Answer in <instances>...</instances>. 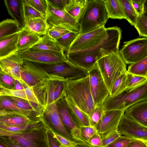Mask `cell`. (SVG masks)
<instances>
[{"instance_id": "9", "label": "cell", "mask_w": 147, "mask_h": 147, "mask_svg": "<svg viewBox=\"0 0 147 147\" xmlns=\"http://www.w3.org/2000/svg\"><path fill=\"white\" fill-rule=\"evenodd\" d=\"M124 44L119 52L126 64H133L147 56V37L137 38Z\"/></svg>"}, {"instance_id": "23", "label": "cell", "mask_w": 147, "mask_h": 147, "mask_svg": "<svg viewBox=\"0 0 147 147\" xmlns=\"http://www.w3.org/2000/svg\"><path fill=\"white\" fill-rule=\"evenodd\" d=\"M64 97L76 124L80 127L90 126L88 115L80 109L69 97L65 94Z\"/></svg>"}, {"instance_id": "44", "label": "cell", "mask_w": 147, "mask_h": 147, "mask_svg": "<svg viewBox=\"0 0 147 147\" xmlns=\"http://www.w3.org/2000/svg\"><path fill=\"white\" fill-rule=\"evenodd\" d=\"M81 142L87 143L89 139L97 132L92 126H83L80 127Z\"/></svg>"}, {"instance_id": "2", "label": "cell", "mask_w": 147, "mask_h": 147, "mask_svg": "<svg viewBox=\"0 0 147 147\" xmlns=\"http://www.w3.org/2000/svg\"><path fill=\"white\" fill-rule=\"evenodd\" d=\"M109 18L103 0H86L77 21L79 34L88 33L105 26Z\"/></svg>"}, {"instance_id": "27", "label": "cell", "mask_w": 147, "mask_h": 147, "mask_svg": "<svg viewBox=\"0 0 147 147\" xmlns=\"http://www.w3.org/2000/svg\"><path fill=\"white\" fill-rule=\"evenodd\" d=\"M109 18L126 19L122 6L119 0H103Z\"/></svg>"}, {"instance_id": "38", "label": "cell", "mask_w": 147, "mask_h": 147, "mask_svg": "<svg viewBox=\"0 0 147 147\" xmlns=\"http://www.w3.org/2000/svg\"><path fill=\"white\" fill-rule=\"evenodd\" d=\"M21 84L24 90L27 97V100L36 104L42 108L43 110L42 106L36 95L33 87L29 86L23 80Z\"/></svg>"}, {"instance_id": "59", "label": "cell", "mask_w": 147, "mask_h": 147, "mask_svg": "<svg viewBox=\"0 0 147 147\" xmlns=\"http://www.w3.org/2000/svg\"><path fill=\"white\" fill-rule=\"evenodd\" d=\"M145 142V143L146 144V146H147V142Z\"/></svg>"}, {"instance_id": "12", "label": "cell", "mask_w": 147, "mask_h": 147, "mask_svg": "<svg viewBox=\"0 0 147 147\" xmlns=\"http://www.w3.org/2000/svg\"><path fill=\"white\" fill-rule=\"evenodd\" d=\"M40 119L47 129L75 142L61 122L56 102L51 104L43 110Z\"/></svg>"}, {"instance_id": "43", "label": "cell", "mask_w": 147, "mask_h": 147, "mask_svg": "<svg viewBox=\"0 0 147 147\" xmlns=\"http://www.w3.org/2000/svg\"><path fill=\"white\" fill-rule=\"evenodd\" d=\"M121 136L117 129L101 135L102 147H106Z\"/></svg>"}, {"instance_id": "19", "label": "cell", "mask_w": 147, "mask_h": 147, "mask_svg": "<svg viewBox=\"0 0 147 147\" xmlns=\"http://www.w3.org/2000/svg\"><path fill=\"white\" fill-rule=\"evenodd\" d=\"M10 115H22L33 120H40V116L37 113L19 108L9 96H0V116Z\"/></svg>"}, {"instance_id": "24", "label": "cell", "mask_w": 147, "mask_h": 147, "mask_svg": "<svg viewBox=\"0 0 147 147\" xmlns=\"http://www.w3.org/2000/svg\"><path fill=\"white\" fill-rule=\"evenodd\" d=\"M39 121L33 120L27 117L20 115L0 116V124L9 126H25Z\"/></svg>"}, {"instance_id": "33", "label": "cell", "mask_w": 147, "mask_h": 147, "mask_svg": "<svg viewBox=\"0 0 147 147\" xmlns=\"http://www.w3.org/2000/svg\"><path fill=\"white\" fill-rule=\"evenodd\" d=\"M127 71V70L123 71L115 81L109 94L110 96H116L126 88Z\"/></svg>"}, {"instance_id": "4", "label": "cell", "mask_w": 147, "mask_h": 147, "mask_svg": "<svg viewBox=\"0 0 147 147\" xmlns=\"http://www.w3.org/2000/svg\"><path fill=\"white\" fill-rule=\"evenodd\" d=\"M147 100V81L137 87L125 89L117 95H109L103 102L104 111L112 110H125L138 102Z\"/></svg>"}, {"instance_id": "51", "label": "cell", "mask_w": 147, "mask_h": 147, "mask_svg": "<svg viewBox=\"0 0 147 147\" xmlns=\"http://www.w3.org/2000/svg\"><path fill=\"white\" fill-rule=\"evenodd\" d=\"M47 135L49 147H60V144L55 137L53 133L51 130L47 129Z\"/></svg>"}, {"instance_id": "8", "label": "cell", "mask_w": 147, "mask_h": 147, "mask_svg": "<svg viewBox=\"0 0 147 147\" xmlns=\"http://www.w3.org/2000/svg\"><path fill=\"white\" fill-rule=\"evenodd\" d=\"M47 11L45 19L50 26H56L63 27L71 32H79L77 21L67 13L64 9L54 6L47 0Z\"/></svg>"}, {"instance_id": "20", "label": "cell", "mask_w": 147, "mask_h": 147, "mask_svg": "<svg viewBox=\"0 0 147 147\" xmlns=\"http://www.w3.org/2000/svg\"><path fill=\"white\" fill-rule=\"evenodd\" d=\"M124 114L147 127V100L138 102L129 107L125 110Z\"/></svg>"}, {"instance_id": "55", "label": "cell", "mask_w": 147, "mask_h": 147, "mask_svg": "<svg viewBox=\"0 0 147 147\" xmlns=\"http://www.w3.org/2000/svg\"><path fill=\"white\" fill-rule=\"evenodd\" d=\"M23 89V87L21 83L18 80H15L13 89L21 90Z\"/></svg>"}, {"instance_id": "31", "label": "cell", "mask_w": 147, "mask_h": 147, "mask_svg": "<svg viewBox=\"0 0 147 147\" xmlns=\"http://www.w3.org/2000/svg\"><path fill=\"white\" fill-rule=\"evenodd\" d=\"M127 21L135 26L136 24L138 15L135 10L131 0H119Z\"/></svg>"}, {"instance_id": "41", "label": "cell", "mask_w": 147, "mask_h": 147, "mask_svg": "<svg viewBox=\"0 0 147 147\" xmlns=\"http://www.w3.org/2000/svg\"><path fill=\"white\" fill-rule=\"evenodd\" d=\"M28 3L36 10L46 16L47 11V0H26Z\"/></svg>"}, {"instance_id": "60", "label": "cell", "mask_w": 147, "mask_h": 147, "mask_svg": "<svg viewBox=\"0 0 147 147\" xmlns=\"http://www.w3.org/2000/svg\"><path fill=\"white\" fill-rule=\"evenodd\" d=\"M60 147H63V146H60Z\"/></svg>"}, {"instance_id": "49", "label": "cell", "mask_w": 147, "mask_h": 147, "mask_svg": "<svg viewBox=\"0 0 147 147\" xmlns=\"http://www.w3.org/2000/svg\"><path fill=\"white\" fill-rule=\"evenodd\" d=\"M131 1L138 16L144 15L145 0H131Z\"/></svg>"}, {"instance_id": "47", "label": "cell", "mask_w": 147, "mask_h": 147, "mask_svg": "<svg viewBox=\"0 0 147 147\" xmlns=\"http://www.w3.org/2000/svg\"><path fill=\"white\" fill-rule=\"evenodd\" d=\"M131 138L121 136L106 147H127Z\"/></svg>"}, {"instance_id": "18", "label": "cell", "mask_w": 147, "mask_h": 147, "mask_svg": "<svg viewBox=\"0 0 147 147\" xmlns=\"http://www.w3.org/2000/svg\"><path fill=\"white\" fill-rule=\"evenodd\" d=\"M125 110H112L105 111L94 127L100 136L117 129Z\"/></svg>"}, {"instance_id": "37", "label": "cell", "mask_w": 147, "mask_h": 147, "mask_svg": "<svg viewBox=\"0 0 147 147\" xmlns=\"http://www.w3.org/2000/svg\"><path fill=\"white\" fill-rule=\"evenodd\" d=\"M0 96L16 97L27 100V97L24 89L18 90L8 89L0 86Z\"/></svg>"}, {"instance_id": "21", "label": "cell", "mask_w": 147, "mask_h": 147, "mask_svg": "<svg viewBox=\"0 0 147 147\" xmlns=\"http://www.w3.org/2000/svg\"><path fill=\"white\" fill-rule=\"evenodd\" d=\"M41 36L24 28L18 32L16 49L15 53H18L32 47L40 39Z\"/></svg>"}, {"instance_id": "10", "label": "cell", "mask_w": 147, "mask_h": 147, "mask_svg": "<svg viewBox=\"0 0 147 147\" xmlns=\"http://www.w3.org/2000/svg\"><path fill=\"white\" fill-rule=\"evenodd\" d=\"M18 53L24 60L36 63L52 64L61 62L67 60L64 52L31 48Z\"/></svg>"}, {"instance_id": "58", "label": "cell", "mask_w": 147, "mask_h": 147, "mask_svg": "<svg viewBox=\"0 0 147 147\" xmlns=\"http://www.w3.org/2000/svg\"><path fill=\"white\" fill-rule=\"evenodd\" d=\"M0 147H6L5 146L0 144Z\"/></svg>"}, {"instance_id": "48", "label": "cell", "mask_w": 147, "mask_h": 147, "mask_svg": "<svg viewBox=\"0 0 147 147\" xmlns=\"http://www.w3.org/2000/svg\"><path fill=\"white\" fill-rule=\"evenodd\" d=\"M53 133L60 146L63 147H75L76 142H75L70 140L57 133Z\"/></svg>"}, {"instance_id": "32", "label": "cell", "mask_w": 147, "mask_h": 147, "mask_svg": "<svg viewBox=\"0 0 147 147\" xmlns=\"http://www.w3.org/2000/svg\"><path fill=\"white\" fill-rule=\"evenodd\" d=\"M127 71L134 75L147 77V56L131 64Z\"/></svg>"}, {"instance_id": "29", "label": "cell", "mask_w": 147, "mask_h": 147, "mask_svg": "<svg viewBox=\"0 0 147 147\" xmlns=\"http://www.w3.org/2000/svg\"><path fill=\"white\" fill-rule=\"evenodd\" d=\"M31 48L45 50L64 52L63 49L58 43L50 37L47 33L41 36L40 40Z\"/></svg>"}, {"instance_id": "7", "label": "cell", "mask_w": 147, "mask_h": 147, "mask_svg": "<svg viewBox=\"0 0 147 147\" xmlns=\"http://www.w3.org/2000/svg\"><path fill=\"white\" fill-rule=\"evenodd\" d=\"M111 28L104 26L88 33L79 34L65 55L88 50L96 45L107 36Z\"/></svg>"}, {"instance_id": "53", "label": "cell", "mask_w": 147, "mask_h": 147, "mask_svg": "<svg viewBox=\"0 0 147 147\" xmlns=\"http://www.w3.org/2000/svg\"><path fill=\"white\" fill-rule=\"evenodd\" d=\"M127 147H147L143 141L136 139L131 138Z\"/></svg>"}, {"instance_id": "52", "label": "cell", "mask_w": 147, "mask_h": 147, "mask_svg": "<svg viewBox=\"0 0 147 147\" xmlns=\"http://www.w3.org/2000/svg\"><path fill=\"white\" fill-rule=\"evenodd\" d=\"M0 144L6 147H23L12 140L2 136H0Z\"/></svg>"}, {"instance_id": "35", "label": "cell", "mask_w": 147, "mask_h": 147, "mask_svg": "<svg viewBox=\"0 0 147 147\" xmlns=\"http://www.w3.org/2000/svg\"><path fill=\"white\" fill-rule=\"evenodd\" d=\"M23 2L25 24L27 21L30 19L38 18H45L43 14L30 5L26 0H23Z\"/></svg>"}, {"instance_id": "40", "label": "cell", "mask_w": 147, "mask_h": 147, "mask_svg": "<svg viewBox=\"0 0 147 147\" xmlns=\"http://www.w3.org/2000/svg\"><path fill=\"white\" fill-rule=\"evenodd\" d=\"M140 36L147 38V17L144 14L138 16L134 26Z\"/></svg>"}, {"instance_id": "25", "label": "cell", "mask_w": 147, "mask_h": 147, "mask_svg": "<svg viewBox=\"0 0 147 147\" xmlns=\"http://www.w3.org/2000/svg\"><path fill=\"white\" fill-rule=\"evenodd\" d=\"M50 27L45 18H38L27 21L24 28L41 36L47 33Z\"/></svg>"}, {"instance_id": "57", "label": "cell", "mask_w": 147, "mask_h": 147, "mask_svg": "<svg viewBox=\"0 0 147 147\" xmlns=\"http://www.w3.org/2000/svg\"><path fill=\"white\" fill-rule=\"evenodd\" d=\"M144 15L147 17V0H145L144 3Z\"/></svg>"}, {"instance_id": "15", "label": "cell", "mask_w": 147, "mask_h": 147, "mask_svg": "<svg viewBox=\"0 0 147 147\" xmlns=\"http://www.w3.org/2000/svg\"><path fill=\"white\" fill-rule=\"evenodd\" d=\"M117 131L121 135L147 142V127L126 116L122 115Z\"/></svg>"}, {"instance_id": "34", "label": "cell", "mask_w": 147, "mask_h": 147, "mask_svg": "<svg viewBox=\"0 0 147 147\" xmlns=\"http://www.w3.org/2000/svg\"><path fill=\"white\" fill-rule=\"evenodd\" d=\"M79 34V32H70L55 40L62 47L64 52L66 53L69 50Z\"/></svg>"}, {"instance_id": "28", "label": "cell", "mask_w": 147, "mask_h": 147, "mask_svg": "<svg viewBox=\"0 0 147 147\" xmlns=\"http://www.w3.org/2000/svg\"><path fill=\"white\" fill-rule=\"evenodd\" d=\"M18 22L7 19L0 22V39L19 32L22 30Z\"/></svg>"}, {"instance_id": "54", "label": "cell", "mask_w": 147, "mask_h": 147, "mask_svg": "<svg viewBox=\"0 0 147 147\" xmlns=\"http://www.w3.org/2000/svg\"><path fill=\"white\" fill-rule=\"evenodd\" d=\"M48 1L57 8L64 9L65 7L62 0H48Z\"/></svg>"}, {"instance_id": "46", "label": "cell", "mask_w": 147, "mask_h": 147, "mask_svg": "<svg viewBox=\"0 0 147 147\" xmlns=\"http://www.w3.org/2000/svg\"><path fill=\"white\" fill-rule=\"evenodd\" d=\"M104 111L102 107L96 106L88 116L91 126L94 127L102 117Z\"/></svg>"}, {"instance_id": "13", "label": "cell", "mask_w": 147, "mask_h": 147, "mask_svg": "<svg viewBox=\"0 0 147 147\" xmlns=\"http://www.w3.org/2000/svg\"><path fill=\"white\" fill-rule=\"evenodd\" d=\"M24 60L21 78L30 86L35 87L47 80L58 76L48 73L34 63Z\"/></svg>"}, {"instance_id": "39", "label": "cell", "mask_w": 147, "mask_h": 147, "mask_svg": "<svg viewBox=\"0 0 147 147\" xmlns=\"http://www.w3.org/2000/svg\"><path fill=\"white\" fill-rule=\"evenodd\" d=\"M50 26L47 34L50 37L55 40L71 32L62 27L56 26Z\"/></svg>"}, {"instance_id": "26", "label": "cell", "mask_w": 147, "mask_h": 147, "mask_svg": "<svg viewBox=\"0 0 147 147\" xmlns=\"http://www.w3.org/2000/svg\"><path fill=\"white\" fill-rule=\"evenodd\" d=\"M18 32L0 39V58L14 53L16 49Z\"/></svg>"}, {"instance_id": "36", "label": "cell", "mask_w": 147, "mask_h": 147, "mask_svg": "<svg viewBox=\"0 0 147 147\" xmlns=\"http://www.w3.org/2000/svg\"><path fill=\"white\" fill-rule=\"evenodd\" d=\"M147 81V77L134 75L127 71L126 88L129 89L137 87Z\"/></svg>"}, {"instance_id": "6", "label": "cell", "mask_w": 147, "mask_h": 147, "mask_svg": "<svg viewBox=\"0 0 147 147\" xmlns=\"http://www.w3.org/2000/svg\"><path fill=\"white\" fill-rule=\"evenodd\" d=\"M96 60L109 94L115 81L123 71L127 70L126 63L119 51L103 56Z\"/></svg>"}, {"instance_id": "22", "label": "cell", "mask_w": 147, "mask_h": 147, "mask_svg": "<svg viewBox=\"0 0 147 147\" xmlns=\"http://www.w3.org/2000/svg\"><path fill=\"white\" fill-rule=\"evenodd\" d=\"M4 3L9 15L18 22L22 29L24 28L25 24L23 0H4Z\"/></svg>"}, {"instance_id": "5", "label": "cell", "mask_w": 147, "mask_h": 147, "mask_svg": "<svg viewBox=\"0 0 147 147\" xmlns=\"http://www.w3.org/2000/svg\"><path fill=\"white\" fill-rule=\"evenodd\" d=\"M47 129L42 122L36 127L21 132L0 129V136L12 140L23 147H49Z\"/></svg>"}, {"instance_id": "3", "label": "cell", "mask_w": 147, "mask_h": 147, "mask_svg": "<svg viewBox=\"0 0 147 147\" xmlns=\"http://www.w3.org/2000/svg\"><path fill=\"white\" fill-rule=\"evenodd\" d=\"M65 94L88 116L96 106L91 93L89 76L65 82Z\"/></svg>"}, {"instance_id": "56", "label": "cell", "mask_w": 147, "mask_h": 147, "mask_svg": "<svg viewBox=\"0 0 147 147\" xmlns=\"http://www.w3.org/2000/svg\"><path fill=\"white\" fill-rule=\"evenodd\" d=\"M75 147H93L86 142H76Z\"/></svg>"}, {"instance_id": "14", "label": "cell", "mask_w": 147, "mask_h": 147, "mask_svg": "<svg viewBox=\"0 0 147 147\" xmlns=\"http://www.w3.org/2000/svg\"><path fill=\"white\" fill-rule=\"evenodd\" d=\"M88 73L90 90L94 102L96 106L102 107L109 93L96 63Z\"/></svg>"}, {"instance_id": "11", "label": "cell", "mask_w": 147, "mask_h": 147, "mask_svg": "<svg viewBox=\"0 0 147 147\" xmlns=\"http://www.w3.org/2000/svg\"><path fill=\"white\" fill-rule=\"evenodd\" d=\"M65 81L64 78L57 76L44 82L41 101L43 110L65 96Z\"/></svg>"}, {"instance_id": "1", "label": "cell", "mask_w": 147, "mask_h": 147, "mask_svg": "<svg viewBox=\"0 0 147 147\" xmlns=\"http://www.w3.org/2000/svg\"><path fill=\"white\" fill-rule=\"evenodd\" d=\"M121 37L120 28L111 27L108 35L98 44L88 50L65 55L67 59L75 65L88 71L96 65L97 59L119 51Z\"/></svg>"}, {"instance_id": "50", "label": "cell", "mask_w": 147, "mask_h": 147, "mask_svg": "<svg viewBox=\"0 0 147 147\" xmlns=\"http://www.w3.org/2000/svg\"><path fill=\"white\" fill-rule=\"evenodd\" d=\"M87 143L93 147H102L101 137L97 132L89 139Z\"/></svg>"}, {"instance_id": "30", "label": "cell", "mask_w": 147, "mask_h": 147, "mask_svg": "<svg viewBox=\"0 0 147 147\" xmlns=\"http://www.w3.org/2000/svg\"><path fill=\"white\" fill-rule=\"evenodd\" d=\"M86 2V0H70L64 9L77 21L85 7Z\"/></svg>"}, {"instance_id": "17", "label": "cell", "mask_w": 147, "mask_h": 147, "mask_svg": "<svg viewBox=\"0 0 147 147\" xmlns=\"http://www.w3.org/2000/svg\"><path fill=\"white\" fill-rule=\"evenodd\" d=\"M24 59L18 53H12L0 58V71L13 78L21 83V74L24 64Z\"/></svg>"}, {"instance_id": "42", "label": "cell", "mask_w": 147, "mask_h": 147, "mask_svg": "<svg viewBox=\"0 0 147 147\" xmlns=\"http://www.w3.org/2000/svg\"><path fill=\"white\" fill-rule=\"evenodd\" d=\"M41 122V121L40 120L28 125L22 127L9 126L0 124V129L11 132H21L36 127L40 125Z\"/></svg>"}, {"instance_id": "16", "label": "cell", "mask_w": 147, "mask_h": 147, "mask_svg": "<svg viewBox=\"0 0 147 147\" xmlns=\"http://www.w3.org/2000/svg\"><path fill=\"white\" fill-rule=\"evenodd\" d=\"M64 96L56 102L61 122L67 131L75 141L81 142L80 127L75 123Z\"/></svg>"}, {"instance_id": "45", "label": "cell", "mask_w": 147, "mask_h": 147, "mask_svg": "<svg viewBox=\"0 0 147 147\" xmlns=\"http://www.w3.org/2000/svg\"><path fill=\"white\" fill-rule=\"evenodd\" d=\"M0 86L13 89L15 80L7 74L0 71Z\"/></svg>"}]
</instances>
